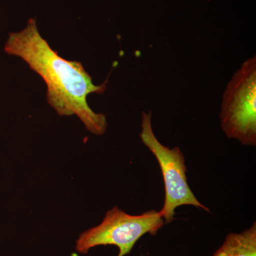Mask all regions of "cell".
Returning a JSON list of instances; mask_svg holds the SVG:
<instances>
[{
  "mask_svg": "<svg viewBox=\"0 0 256 256\" xmlns=\"http://www.w3.org/2000/svg\"><path fill=\"white\" fill-rule=\"evenodd\" d=\"M4 50L22 58L46 82L47 102L58 116H77L89 132L102 136L107 130L105 114H96L87 102L89 94H104L106 84L96 86L78 62L62 58L38 32L30 18L22 31L10 33Z\"/></svg>",
  "mask_w": 256,
  "mask_h": 256,
  "instance_id": "cell-1",
  "label": "cell"
},
{
  "mask_svg": "<svg viewBox=\"0 0 256 256\" xmlns=\"http://www.w3.org/2000/svg\"><path fill=\"white\" fill-rule=\"evenodd\" d=\"M164 224L160 212L156 210L130 215L114 206L106 212L99 225L80 234L75 249L79 254H87L98 246H116L119 249L118 256H124L131 252L141 237L146 234L156 235Z\"/></svg>",
  "mask_w": 256,
  "mask_h": 256,
  "instance_id": "cell-2",
  "label": "cell"
},
{
  "mask_svg": "<svg viewBox=\"0 0 256 256\" xmlns=\"http://www.w3.org/2000/svg\"><path fill=\"white\" fill-rule=\"evenodd\" d=\"M220 126L227 138L256 146V57L248 58L229 82L222 100Z\"/></svg>",
  "mask_w": 256,
  "mask_h": 256,
  "instance_id": "cell-3",
  "label": "cell"
},
{
  "mask_svg": "<svg viewBox=\"0 0 256 256\" xmlns=\"http://www.w3.org/2000/svg\"><path fill=\"white\" fill-rule=\"evenodd\" d=\"M141 128V140L156 156L164 180V202L159 212L164 223H171L174 220L175 210L183 205H190L210 212L208 207L197 200L188 186L184 156L180 148L164 146L156 138L152 126L151 112H142Z\"/></svg>",
  "mask_w": 256,
  "mask_h": 256,
  "instance_id": "cell-4",
  "label": "cell"
},
{
  "mask_svg": "<svg viewBox=\"0 0 256 256\" xmlns=\"http://www.w3.org/2000/svg\"><path fill=\"white\" fill-rule=\"evenodd\" d=\"M212 256H256V222L240 233H229Z\"/></svg>",
  "mask_w": 256,
  "mask_h": 256,
  "instance_id": "cell-5",
  "label": "cell"
}]
</instances>
